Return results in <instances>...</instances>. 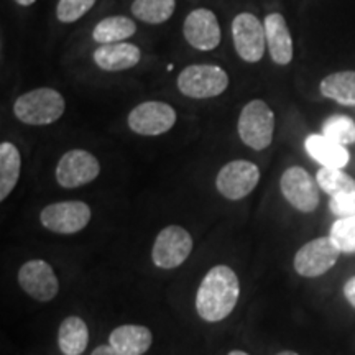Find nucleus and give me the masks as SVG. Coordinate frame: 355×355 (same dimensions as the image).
<instances>
[{
  "instance_id": "412c9836",
  "label": "nucleus",
  "mask_w": 355,
  "mask_h": 355,
  "mask_svg": "<svg viewBox=\"0 0 355 355\" xmlns=\"http://www.w3.org/2000/svg\"><path fill=\"white\" fill-rule=\"evenodd\" d=\"M89 344L86 322L78 316H69L61 322L58 331V345L64 355H81Z\"/></svg>"
},
{
  "instance_id": "7ed1b4c3",
  "label": "nucleus",
  "mask_w": 355,
  "mask_h": 355,
  "mask_svg": "<svg viewBox=\"0 0 355 355\" xmlns=\"http://www.w3.org/2000/svg\"><path fill=\"white\" fill-rule=\"evenodd\" d=\"M239 137L252 150H265L272 145L275 132V114L265 101H250L239 117Z\"/></svg>"
},
{
  "instance_id": "ddd939ff",
  "label": "nucleus",
  "mask_w": 355,
  "mask_h": 355,
  "mask_svg": "<svg viewBox=\"0 0 355 355\" xmlns=\"http://www.w3.org/2000/svg\"><path fill=\"white\" fill-rule=\"evenodd\" d=\"M101 173L99 159L86 150H71L56 166V180L63 188L73 189L94 181Z\"/></svg>"
},
{
  "instance_id": "9d476101",
  "label": "nucleus",
  "mask_w": 355,
  "mask_h": 355,
  "mask_svg": "<svg viewBox=\"0 0 355 355\" xmlns=\"http://www.w3.org/2000/svg\"><path fill=\"white\" fill-rule=\"evenodd\" d=\"M340 250L331 237L314 239L300 248L295 255V270L301 277L316 278L327 273L339 259Z\"/></svg>"
},
{
  "instance_id": "39448f33",
  "label": "nucleus",
  "mask_w": 355,
  "mask_h": 355,
  "mask_svg": "<svg viewBox=\"0 0 355 355\" xmlns=\"http://www.w3.org/2000/svg\"><path fill=\"white\" fill-rule=\"evenodd\" d=\"M316 181L324 193L329 194V209L337 219L355 216V180L343 170L321 168Z\"/></svg>"
},
{
  "instance_id": "20e7f679",
  "label": "nucleus",
  "mask_w": 355,
  "mask_h": 355,
  "mask_svg": "<svg viewBox=\"0 0 355 355\" xmlns=\"http://www.w3.org/2000/svg\"><path fill=\"white\" fill-rule=\"evenodd\" d=\"M229 87V74L216 64H191L178 76V89L191 99H211Z\"/></svg>"
},
{
  "instance_id": "f8f14e48",
  "label": "nucleus",
  "mask_w": 355,
  "mask_h": 355,
  "mask_svg": "<svg viewBox=\"0 0 355 355\" xmlns=\"http://www.w3.org/2000/svg\"><path fill=\"white\" fill-rule=\"evenodd\" d=\"M42 224L56 234H76L91 220V207L81 201H64L46 206L40 214Z\"/></svg>"
},
{
  "instance_id": "7c9ffc66",
  "label": "nucleus",
  "mask_w": 355,
  "mask_h": 355,
  "mask_svg": "<svg viewBox=\"0 0 355 355\" xmlns=\"http://www.w3.org/2000/svg\"><path fill=\"white\" fill-rule=\"evenodd\" d=\"M229 355H248V354L243 352V350H232V352H229Z\"/></svg>"
},
{
  "instance_id": "f257e3e1",
  "label": "nucleus",
  "mask_w": 355,
  "mask_h": 355,
  "mask_svg": "<svg viewBox=\"0 0 355 355\" xmlns=\"http://www.w3.org/2000/svg\"><path fill=\"white\" fill-rule=\"evenodd\" d=\"M241 295V283L227 265H217L207 272L196 295L198 314L204 321H222L232 313Z\"/></svg>"
},
{
  "instance_id": "cd10ccee",
  "label": "nucleus",
  "mask_w": 355,
  "mask_h": 355,
  "mask_svg": "<svg viewBox=\"0 0 355 355\" xmlns=\"http://www.w3.org/2000/svg\"><path fill=\"white\" fill-rule=\"evenodd\" d=\"M344 295H345V300L350 303V306L355 308V277H352L347 283H345Z\"/></svg>"
},
{
  "instance_id": "c85d7f7f",
  "label": "nucleus",
  "mask_w": 355,
  "mask_h": 355,
  "mask_svg": "<svg viewBox=\"0 0 355 355\" xmlns=\"http://www.w3.org/2000/svg\"><path fill=\"white\" fill-rule=\"evenodd\" d=\"M91 355H125L122 352H119L117 349H114L112 345H99V347L94 349V352H92Z\"/></svg>"
},
{
  "instance_id": "2f4dec72",
  "label": "nucleus",
  "mask_w": 355,
  "mask_h": 355,
  "mask_svg": "<svg viewBox=\"0 0 355 355\" xmlns=\"http://www.w3.org/2000/svg\"><path fill=\"white\" fill-rule=\"evenodd\" d=\"M278 355H300V354H296V352H291V350H285V352H279Z\"/></svg>"
},
{
  "instance_id": "dca6fc26",
  "label": "nucleus",
  "mask_w": 355,
  "mask_h": 355,
  "mask_svg": "<svg viewBox=\"0 0 355 355\" xmlns=\"http://www.w3.org/2000/svg\"><path fill=\"white\" fill-rule=\"evenodd\" d=\"M265 37L266 48L275 63L286 66L293 61L295 48H293V37L285 17L282 13H268L265 17Z\"/></svg>"
},
{
  "instance_id": "6e6552de",
  "label": "nucleus",
  "mask_w": 355,
  "mask_h": 355,
  "mask_svg": "<svg viewBox=\"0 0 355 355\" xmlns=\"http://www.w3.org/2000/svg\"><path fill=\"white\" fill-rule=\"evenodd\" d=\"M260 181V170L247 159H234L222 166L216 178L217 191L230 201L248 196Z\"/></svg>"
},
{
  "instance_id": "5701e85b",
  "label": "nucleus",
  "mask_w": 355,
  "mask_h": 355,
  "mask_svg": "<svg viewBox=\"0 0 355 355\" xmlns=\"http://www.w3.org/2000/svg\"><path fill=\"white\" fill-rule=\"evenodd\" d=\"M137 32L135 21L123 15H114L107 19L101 20L94 26L92 38L99 44H110V43H121L125 42Z\"/></svg>"
},
{
  "instance_id": "6ab92c4d",
  "label": "nucleus",
  "mask_w": 355,
  "mask_h": 355,
  "mask_svg": "<svg viewBox=\"0 0 355 355\" xmlns=\"http://www.w3.org/2000/svg\"><path fill=\"white\" fill-rule=\"evenodd\" d=\"M109 343L114 349L125 355H144L152 347L153 336L148 327L125 324L115 327L109 337Z\"/></svg>"
},
{
  "instance_id": "f3484780",
  "label": "nucleus",
  "mask_w": 355,
  "mask_h": 355,
  "mask_svg": "<svg viewBox=\"0 0 355 355\" xmlns=\"http://www.w3.org/2000/svg\"><path fill=\"white\" fill-rule=\"evenodd\" d=\"M306 152L309 157L318 162L321 168H334L343 170L349 165L350 153L344 145L336 144L334 140L327 139L322 133H313L304 141Z\"/></svg>"
},
{
  "instance_id": "b1692460",
  "label": "nucleus",
  "mask_w": 355,
  "mask_h": 355,
  "mask_svg": "<svg viewBox=\"0 0 355 355\" xmlns=\"http://www.w3.org/2000/svg\"><path fill=\"white\" fill-rule=\"evenodd\" d=\"M176 0H133L132 13L150 25L165 24L175 13Z\"/></svg>"
},
{
  "instance_id": "4468645a",
  "label": "nucleus",
  "mask_w": 355,
  "mask_h": 355,
  "mask_svg": "<svg viewBox=\"0 0 355 355\" xmlns=\"http://www.w3.org/2000/svg\"><path fill=\"white\" fill-rule=\"evenodd\" d=\"M186 42L199 51H212L220 44V25L209 8H196L183 24Z\"/></svg>"
},
{
  "instance_id": "aec40b11",
  "label": "nucleus",
  "mask_w": 355,
  "mask_h": 355,
  "mask_svg": "<svg viewBox=\"0 0 355 355\" xmlns=\"http://www.w3.org/2000/svg\"><path fill=\"white\" fill-rule=\"evenodd\" d=\"M324 97L340 105L355 107V71H337L327 74L319 84Z\"/></svg>"
},
{
  "instance_id": "2eb2a0df",
  "label": "nucleus",
  "mask_w": 355,
  "mask_h": 355,
  "mask_svg": "<svg viewBox=\"0 0 355 355\" xmlns=\"http://www.w3.org/2000/svg\"><path fill=\"white\" fill-rule=\"evenodd\" d=\"M19 283L33 300L51 301L58 295V278L50 263L44 260H30L19 270Z\"/></svg>"
},
{
  "instance_id": "4be33fe9",
  "label": "nucleus",
  "mask_w": 355,
  "mask_h": 355,
  "mask_svg": "<svg viewBox=\"0 0 355 355\" xmlns=\"http://www.w3.org/2000/svg\"><path fill=\"white\" fill-rule=\"evenodd\" d=\"M20 152L10 141L0 144V201H6L20 178Z\"/></svg>"
},
{
  "instance_id": "1a4fd4ad",
  "label": "nucleus",
  "mask_w": 355,
  "mask_h": 355,
  "mask_svg": "<svg viewBox=\"0 0 355 355\" xmlns=\"http://www.w3.org/2000/svg\"><path fill=\"white\" fill-rule=\"evenodd\" d=\"M176 123V112L166 102H141L128 114V127L139 135L155 137L171 130Z\"/></svg>"
},
{
  "instance_id": "a878e982",
  "label": "nucleus",
  "mask_w": 355,
  "mask_h": 355,
  "mask_svg": "<svg viewBox=\"0 0 355 355\" xmlns=\"http://www.w3.org/2000/svg\"><path fill=\"white\" fill-rule=\"evenodd\" d=\"M329 237L340 254H355V216L337 219L332 224Z\"/></svg>"
},
{
  "instance_id": "c756f323",
  "label": "nucleus",
  "mask_w": 355,
  "mask_h": 355,
  "mask_svg": "<svg viewBox=\"0 0 355 355\" xmlns=\"http://www.w3.org/2000/svg\"><path fill=\"white\" fill-rule=\"evenodd\" d=\"M17 3H19V6H21V7H30V6H33L35 2H37V0H15Z\"/></svg>"
},
{
  "instance_id": "393cba45",
  "label": "nucleus",
  "mask_w": 355,
  "mask_h": 355,
  "mask_svg": "<svg viewBox=\"0 0 355 355\" xmlns=\"http://www.w3.org/2000/svg\"><path fill=\"white\" fill-rule=\"evenodd\" d=\"M322 135L339 145L355 144V122L347 115H332L322 123Z\"/></svg>"
},
{
  "instance_id": "bb28decb",
  "label": "nucleus",
  "mask_w": 355,
  "mask_h": 355,
  "mask_svg": "<svg viewBox=\"0 0 355 355\" xmlns=\"http://www.w3.org/2000/svg\"><path fill=\"white\" fill-rule=\"evenodd\" d=\"M96 6V0H60L56 6V17L61 24H73Z\"/></svg>"
},
{
  "instance_id": "423d86ee",
  "label": "nucleus",
  "mask_w": 355,
  "mask_h": 355,
  "mask_svg": "<svg viewBox=\"0 0 355 355\" xmlns=\"http://www.w3.org/2000/svg\"><path fill=\"white\" fill-rule=\"evenodd\" d=\"M232 38L237 55L245 63H259L265 55V25L254 13H239L232 21Z\"/></svg>"
},
{
  "instance_id": "f03ea898",
  "label": "nucleus",
  "mask_w": 355,
  "mask_h": 355,
  "mask_svg": "<svg viewBox=\"0 0 355 355\" xmlns=\"http://www.w3.org/2000/svg\"><path fill=\"white\" fill-rule=\"evenodd\" d=\"M66 102L51 87H38L25 92L13 104V112L26 125H50L64 114Z\"/></svg>"
},
{
  "instance_id": "9b49d317",
  "label": "nucleus",
  "mask_w": 355,
  "mask_h": 355,
  "mask_svg": "<svg viewBox=\"0 0 355 355\" xmlns=\"http://www.w3.org/2000/svg\"><path fill=\"white\" fill-rule=\"evenodd\" d=\"M193 250V239L180 225H168L158 234L153 245V261L159 268H176L184 263Z\"/></svg>"
},
{
  "instance_id": "a211bd4d",
  "label": "nucleus",
  "mask_w": 355,
  "mask_h": 355,
  "mask_svg": "<svg viewBox=\"0 0 355 355\" xmlns=\"http://www.w3.org/2000/svg\"><path fill=\"white\" fill-rule=\"evenodd\" d=\"M141 51L135 44L121 42L102 44L94 51V61L101 69L110 71H125L140 63Z\"/></svg>"
},
{
  "instance_id": "0eeeda50",
  "label": "nucleus",
  "mask_w": 355,
  "mask_h": 355,
  "mask_svg": "<svg viewBox=\"0 0 355 355\" xmlns=\"http://www.w3.org/2000/svg\"><path fill=\"white\" fill-rule=\"evenodd\" d=\"M279 189L288 202L300 212H314L319 206V184L304 168L291 166L283 173Z\"/></svg>"
}]
</instances>
